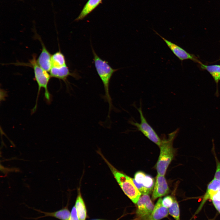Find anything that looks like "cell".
<instances>
[{"label": "cell", "mask_w": 220, "mask_h": 220, "mask_svg": "<svg viewBox=\"0 0 220 220\" xmlns=\"http://www.w3.org/2000/svg\"><path fill=\"white\" fill-rule=\"evenodd\" d=\"M38 37L41 42L42 48L39 56L36 59V62L40 67L49 72L52 67V55L48 51L41 39Z\"/></svg>", "instance_id": "obj_10"}, {"label": "cell", "mask_w": 220, "mask_h": 220, "mask_svg": "<svg viewBox=\"0 0 220 220\" xmlns=\"http://www.w3.org/2000/svg\"><path fill=\"white\" fill-rule=\"evenodd\" d=\"M169 214L175 220H180V209L178 203L174 197L173 203L168 208Z\"/></svg>", "instance_id": "obj_18"}, {"label": "cell", "mask_w": 220, "mask_h": 220, "mask_svg": "<svg viewBox=\"0 0 220 220\" xmlns=\"http://www.w3.org/2000/svg\"><path fill=\"white\" fill-rule=\"evenodd\" d=\"M162 200L161 197L158 200L148 220H160L168 216L169 214L168 208L163 205Z\"/></svg>", "instance_id": "obj_13"}, {"label": "cell", "mask_w": 220, "mask_h": 220, "mask_svg": "<svg viewBox=\"0 0 220 220\" xmlns=\"http://www.w3.org/2000/svg\"><path fill=\"white\" fill-rule=\"evenodd\" d=\"M92 47L94 64L104 87L105 95L103 96V98L108 104V117L109 118L111 111L113 110L114 108L109 93V85L110 79L114 73L119 69L112 68L109 64L108 62L100 58L96 54Z\"/></svg>", "instance_id": "obj_1"}, {"label": "cell", "mask_w": 220, "mask_h": 220, "mask_svg": "<svg viewBox=\"0 0 220 220\" xmlns=\"http://www.w3.org/2000/svg\"><path fill=\"white\" fill-rule=\"evenodd\" d=\"M137 220H148L154 206L148 194H143L137 203Z\"/></svg>", "instance_id": "obj_6"}, {"label": "cell", "mask_w": 220, "mask_h": 220, "mask_svg": "<svg viewBox=\"0 0 220 220\" xmlns=\"http://www.w3.org/2000/svg\"><path fill=\"white\" fill-rule=\"evenodd\" d=\"M179 130L177 129L168 135V137L161 140L159 146L160 154L156 168L158 174L164 176L167 168L174 157L175 151L173 147V141Z\"/></svg>", "instance_id": "obj_2"}, {"label": "cell", "mask_w": 220, "mask_h": 220, "mask_svg": "<svg viewBox=\"0 0 220 220\" xmlns=\"http://www.w3.org/2000/svg\"><path fill=\"white\" fill-rule=\"evenodd\" d=\"M211 200L215 208L220 214V200L212 198Z\"/></svg>", "instance_id": "obj_24"}, {"label": "cell", "mask_w": 220, "mask_h": 220, "mask_svg": "<svg viewBox=\"0 0 220 220\" xmlns=\"http://www.w3.org/2000/svg\"><path fill=\"white\" fill-rule=\"evenodd\" d=\"M70 220H79L75 206L72 208Z\"/></svg>", "instance_id": "obj_23"}, {"label": "cell", "mask_w": 220, "mask_h": 220, "mask_svg": "<svg viewBox=\"0 0 220 220\" xmlns=\"http://www.w3.org/2000/svg\"><path fill=\"white\" fill-rule=\"evenodd\" d=\"M74 206L79 220H86L87 216V210L79 188L78 189L77 195Z\"/></svg>", "instance_id": "obj_14"}, {"label": "cell", "mask_w": 220, "mask_h": 220, "mask_svg": "<svg viewBox=\"0 0 220 220\" xmlns=\"http://www.w3.org/2000/svg\"><path fill=\"white\" fill-rule=\"evenodd\" d=\"M102 0H88L75 20L78 21L85 18L95 9L102 2Z\"/></svg>", "instance_id": "obj_16"}, {"label": "cell", "mask_w": 220, "mask_h": 220, "mask_svg": "<svg viewBox=\"0 0 220 220\" xmlns=\"http://www.w3.org/2000/svg\"><path fill=\"white\" fill-rule=\"evenodd\" d=\"M52 67H60L67 65L64 54L61 51H57L51 56Z\"/></svg>", "instance_id": "obj_17"}, {"label": "cell", "mask_w": 220, "mask_h": 220, "mask_svg": "<svg viewBox=\"0 0 220 220\" xmlns=\"http://www.w3.org/2000/svg\"><path fill=\"white\" fill-rule=\"evenodd\" d=\"M146 175L143 172L138 171L135 174L133 179L137 183L142 184Z\"/></svg>", "instance_id": "obj_21"}, {"label": "cell", "mask_w": 220, "mask_h": 220, "mask_svg": "<svg viewBox=\"0 0 220 220\" xmlns=\"http://www.w3.org/2000/svg\"><path fill=\"white\" fill-rule=\"evenodd\" d=\"M220 189V180L214 178L208 184L206 192L203 197L201 203L195 214L200 211L206 201Z\"/></svg>", "instance_id": "obj_11"}, {"label": "cell", "mask_w": 220, "mask_h": 220, "mask_svg": "<svg viewBox=\"0 0 220 220\" xmlns=\"http://www.w3.org/2000/svg\"><path fill=\"white\" fill-rule=\"evenodd\" d=\"M215 156L216 163V169L214 178L220 180V162L215 154Z\"/></svg>", "instance_id": "obj_22"}, {"label": "cell", "mask_w": 220, "mask_h": 220, "mask_svg": "<svg viewBox=\"0 0 220 220\" xmlns=\"http://www.w3.org/2000/svg\"><path fill=\"white\" fill-rule=\"evenodd\" d=\"M174 200V197L171 196H167L162 200L163 205L167 208H168L172 205Z\"/></svg>", "instance_id": "obj_20"}, {"label": "cell", "mask_w": 220, "mask_h": 220, "mask_svg": "<svg viewBox=\"0 0 220 220\" xmlns=\"http://www.w3.org/2000/svg\"><path fill=\"white\" fill-rule=\"evenodd\" d=\"M137 109L140 114V123H139L131 121H130V123L135 127L138 130L141 132L149 139L159 146L161 144V140L144 116L141 105Z\"/></svg>", "instance_id": "obj_5"}, {"label": "cell", "mask_w": 220, "mask_h": 220, "mask_svg": "<svg viewBox=\"0 0 220 220\" xmlns=\"http://www.w3.org/2000/svg\"><path fill=\"white\" fill-rule=\"evenodd\" d=\"M142 184L150 193L154 187V180L151 176L146 174Z\"/></svg>", "instance_id": "obj_19"}, {"label": "cell", "mask_w": 220, "mask_h": 220, "mask_svg": "<svg viewBox=\"0 0 220 220\" xmlns=\"http://www.w3.org/2000/svg\"><path fill=\"white\" fill-rule=\"evenodd\" d=\"M34 210L38 212L43 214L44 215L35 218H31L37 220L38 219L47 217H51L60 220H70L71 213L68 208V206L63 208L62 209L53 212H46L41 211L35 208H32Z\"/></svg>", "instance_id": "obj_12"}, {"label": "cell", "mask_w": 220, "mask_h": 220, "mask_svg": "<svg viewBox=\"0 0 220 220\" xmlns=\"http://www.w3.org/2000/svg\"><path fill=\"white\" fill-rule=\"evenodd\" d=\"M91 220H102V219H93Z\"/></svg>", "instance_id": "obj_25"}, {"label": "cell", "mask_w": 220, "mask_h": 220, "mask_svg": "<svg viewBox=\"0 0 220 220\" xmlns=\"http://www.w3.org/2000/svg\"><path fill=\"white\" fill-rule=\"evenodd\" d=\"M98 152L108 166L124 193L134 203L137 204L141 194L135 185L132 178L117 170L100 152Z\"/></svg>", "instance_id": "obj_3"}, {"label": "cell", "mask_w": 220, "mask_h": 220, "mask_svg": "<svg viewBox=\"0 0 220 220\" xmlns=\"http://www.w3.org/2000/svg\"><path fill=\"white\" fill-rule=\"evenodd\" d=\"M201 68L207 70L211 75L216 84L217 89L215 95L218 97L219 94L218 84L220 81V65H207L202 63L200 64Z\"/></svg>", "instance_id": "obj_15"}, {"label": "cell", "mask_w": 220, "mask_h": 220, "mask_svg": "<svg viewBox=\"0 0 220 220\" xmlns=\"http://www.w3.org/2000/svg\"><path fill=\"white\" fill-rule=\"evenodd\" d=\"M30 66L33 68L34 74V79L38 85V91L35 106L32 109V112H34L36 110L37 101L40 91L41 88L44 89V96L46 100L50 102V94L48 88V84L51 76L48 72L46 71L40 67L36 62V56L35 55L33 56L32 59L29 61Z\"/></svg>", "instance_id": "obj_4"}, {"label": "cell", "mask_w": 220, "mask_h": 220, "mask_svg": "<svg viewBox=\"0 0 220 220\" xmlns=\"http://www.w3.org/2000/svg\"><path fill=\"white\" fill-rule=\"evenodd\" d=\"M49 72L51 77L63 80L67 86V79L68 76H72L76 79H78L79 76L76 73L71 72L67 65L60 67H52Z\"/></svg>", "instance_id": "obj_8"}, {"label": "cell", "mask_w": 220, "mask_h": 220, "mask_svg": "<svg viewBox=\"0 0 220 220\" xmlns=\"http://www.w3.org/2000/svg\"><path fill=\"white\" fill-rule=\"evenodd\" d=\"M156 34L158 35L164 41L168 47L174 55L182 61L186 60H191L199 64L201 63L194 55L187 52L183 48L169 41L160 35L154 30Z\"/></svg>", "instance_id": "obj_7"}, {"label": "cell", "mask_w": 220, "mask_h": 220, "mask_svg": "<svg viewBox=\"0 0 220 220\" xmlns=\"http://www.w3.org/2000/svg\"><path fill=\"white\" fill-rule=\"evenodd\" d=\"M169 192V188L164 176L157 174L152 194V200H154L165 196Z\"/></svg>", "instance_id": "obj_9"}]
</instances>
